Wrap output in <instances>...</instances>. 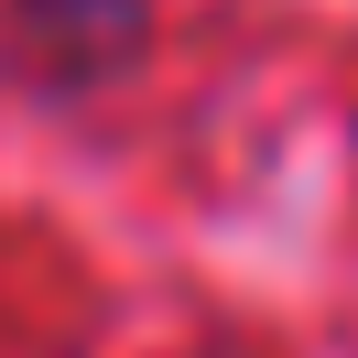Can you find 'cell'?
Masks as SVG:
<instances>
[{
  "label": "cell",
  "instance_id": "obj_1",
  "mask_svg": "<svg viewBox=\"0 0 358 358\" xmlns=\"http://www.w3.org/2000/svg\"><path fill=\"white\" fill-rule=\"evenodd\" d=\"M152 33V0H0V76L33 98H87Z\"/></svg>",
  "mask_w": 358,
  "mask_h": 358
}]
</instances>
